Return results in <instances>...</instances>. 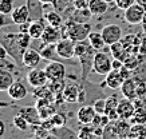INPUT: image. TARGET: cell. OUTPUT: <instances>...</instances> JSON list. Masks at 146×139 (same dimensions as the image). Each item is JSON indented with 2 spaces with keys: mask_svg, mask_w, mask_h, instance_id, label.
Returning <instances> with one entry per match:
<instances>
[{
  "mask_svg": "<svg viewBox=\"0 0 146 139\" xmlns=\"http://www.w3.org/2000/svg\"><path fill=\"white\" fill-rule=\"evenodd\" d=\"M32 38L30 36L28 32H8L5 34L1 39L0 43L4 45L9 54V58L18 66H23V55L26 52V49L31 44Z\"/></svg>",
  "mask_w": 146,
  "mask_h": 139,
  "instance_id": "6da1fadb",
  "label": "cell"
},
{
  "mask_svg": "<svg viewBox=\"0 0 146 139\" xmlns=\"http://www.w3.org/2000/svg\"><path fill=\"white\" fill-rule=\"evenodd\" d=\"M95 49L91 47L89 39L76 42L75 45V58H78L80 63V79L86 80L89 78L90 72L93 71L94 56H95Z\"/></svg>",
  "mask_w": 146,
  "mask_h": 139,
  "instance_id": "7a4b0ae2",
  "label": "cell"
},
{
  "mask_svg": "<svg viewBox=\"0 0 146 139\" xmlns=\"http://www.w3.org/2000/svg\"><path fill=\"white\" fill-rule=\"evenodd\" d=\"M62 31L64 38H70L74 42H80L89 38L91 32V24L87 22L68 20L62 26Z\"/></svg>",
  "mask_w": 146,
  "mask_h": 139,
  "instance_id": "3957f363",
  "label": "cell"
},
{
  "mask_svg": "<svg viewBox=\"0 0 146 139\" xmlns=\"http://www.w3.org/2000/svg\"><path fill=\"white\" fill-rule=\"evenodd\" d=\"M113 70V60L110 56L103 52V51H97L95 56H94V64H93V71L98 75H105Z\"/></svg>",
  "mask_w": 146,
  "mask_h": 139,
  "instance_id": "277c9868",
  "label": "cell"
},
{
  "mask_svg": "<svg viewBox=\"0 0 146 139\" xmlns=\"http://www.w3.org/2000/svg\"><path fill=\"white\" fill-rule=\"evenodd\" d=\"M146 14V5L141 4V3H134L131 7H129L127 9H125L123 18L129 24H142L143 19H145Z\"/></svg>",
  "mask_w": 146,
  "mask_h": 139,
  "instance_id": "5b68a950",
  "label": "cell"
},
{
  "mask_svg": "<svg viewBox=\"0 0 146 139\" xmlns=\"http://www.w3.org/2000/svg\"><path fill=\"white\" fill-rule=\"evenodd\" d=\"M75 45L76 42L70 38H63L56 43V51L63 60H71L75 58Z\"/></svg>",
  "mask_w": 146,
  "mask_h": 139,
  "instance_id": "8992f818",
  "label": "cell"
},
{
  "mask_svg": "<svg viewBox=\"0 0 146 139\" xmlns=\"http://www.w3.org/2000/svg\"><path fill=\"white\" fill-rule=\"evenodd\" d=\"M44 71L47 74V78L50 80H63L66 78V66L63 62H48V64L44 67Z\"/></svg>",
  "mask_w": 146,
  "mask_h": 139,
  "instance_id": "52a82bcc",
  "label": "cell"
},
{
  "mask_svg": "<svg viewBox=\"0 0 146 139\" xmlns=\"http://www.w3.org/2000/svg\"><path fill=\"white\" fill-rule=\"evenodd\" d=\"M101 32L107 45H111L114 43H117V42H121L122 40V36H123L122 28L118 24H107V26H105L102 28Z\"/></svg>",
  "mask_w": 146,
  "mask_h": 139,
  "instance_id": "ba28073f",
  "label": "cell"
},
{
  "mask_svg": "<svg viewBox=\"0 0 146 139\" xmlns=\"http://www.w3.org/2000/svg\"><path fill=\"white\" fill-rule=\"evenodd\" d=\"M27 82L34 88H39V87L46 86L48 83V78H47L44 68H31V71L27 74Z\"/></svg>",
  "mask_w": 146,
  "mask_h": 139,
  "instance_id": "9c48e42d",
  "label": "cell"
},
{
  "mask_svg": "<svg viewBox=\"0 0 146 139\" xmlns=\"http://www.w3.org/2000/svg\"><path fill=\"white\" fill-rule=\"evenodd\" d=\"M63 38H64V35H63L62 27H54V26L47 24L40 40L43 42V44H56Z\"/></svg>",
  "mask_w": 146,
  "mask_h": 139,
  "instance_id": "30bf717a",
  "label": "cell"
},
{
  "mask_svg": "<svg viewBox=\"0 0 146 139\" xmlns=\"http://www.w3.org/2000/svg\"><path fill=\"white\" fill-rule=\"evenodd\" d=\"M95 117H97V111L93 104H84L76 112V119L80 125H93Z\"/></svg>",
  "mask_w": 146,
  "mask_h": 139,
  "instance_id": "8fae6325",
  "label": "cell"
},
{
  "mask_svg": "<svg viewBox=\"0 0 146 139\" xmlns=\"http://www.w3.org/2000/svg\"><path fill=\"white\" fill-rule=\"evenodd\" d=\"M117 111H118V115H119V119H131L133 117L134 111H135V104H134V100L131 99H127L125 98L121 99L119 103H118V108H117Z\"/></svg>",
  "mask_w": 146,
  "mask_h": 139,
  "instance_id": "7c38bea8",
  "label": "cell"
},
{
  "mask_svg": "<svg viewBox=\"0 0 146 139\" xmlns=\"http://www.w3.org/2000/svg\"><path fill=\"white\" fill-rule=\"evenodd\" d=\"M42 54L40 51H36V49L28 47L26 49V52L23 55V66L27 68H36L39 66L40 60H42Z\"/></svg>",
  "mask_w": 146,
  "mask_h": 139,
  "instance_id": "4fadbf2b",
  "label": "cell"
},
{
  "mask_svg": "<svg viewBox=\"0 0 146 139\" xmlns=\"http://www.w3.org/2000/svg\"><path fill=\"white\" fill-rule=\"evenodd\" d=\"M8 95L12 100H23L28 95V90H27L26 84L20 80H15L8 88Z\"/></svg>",
  "mask_w": 146,
  "mask_h": 139,
  "instance_id": "5bb4252c",
  "label": "cell"
},
{
  "mask_svg": "<svg viewBox=\"0 0 146 139\" xmlns=\"http://www.w3.org/2000/svg\"><path fill=\"white\" fill-rule=\"evenodd\" d=\"M79 94V86L74 84V83H66V86H64V88L62 91V98L67 103H78Z\"/></svg>",
  "mask_w": 146,
  "mask_h": 139,
  "instance_id": "9a60e30c",
  "label": "cell"
},
{
  "mask_svg": "<svg viewBox=\"0 0 146 139\" xmlns=\"http://www.w3.org/2000/svg\"><path fill=\"white\" fill-rule=\"evenodd\" d=\"M105 82H106V86L109 88L118 90V88H121V86L123 84L125 78L122 75L121 70H111L105 78Z\"/></svg>",
  "mask_w": 146,
  "mask_h": 139,
  "instance_id": "2e32d148",
  "label": "cell"
},
{
  "mask_svg": "<svg viewBox=\"0 0 146 139\" xmlns=\"http://www.w3.org/2000/svg\"><path fill=\"white\" fill-rule=\"evenodd\" d=\"M11 18H12L13 23L15 24H23V23H27V22H31V15H30V9L27 7V4H23L18 8H15L11 14Z\"/></svg>",
  "mask_w": 146,
  "mask_h": 139,
  "instance_id": "e0dca14e",
  "label": "cell"
},
{
  "mask_svg": "<svg viewBox=\"0 0 146 139\" xmlns=\"http://www.w3.org/2000/svg\"><path fill=\"white\" fill-rule=\"evenodd\" d=\"M121 92L125 98L127 99H137V80H135V78H127V79H125L123 84L121 86Z\"/></svg>",
  "mask_w": 146,
  "mask_h": 139,
  "instance_id": "ac0fdd59",
  "label": "cell"
},
{
  "mask_svg": "<svg viewBox=\"0 0 146 139\" xmlns=\"http://www.w3.org/2000/svg\"><path fill=\"white\" fill-rule=\"evenodd\" d=\"M26 4L30 9L31 20L44 19V4L40 0H27Z\"/></svg>",
  "mask_w": 146,
  "mask_h": 139,
  "instance_id": "d6986e66",
  "label": "cell"
},
{
  "mask_svg": "<svg viewBox=\"0 0 146 139\" xmlns=\"http://www.w3.org/2000/svg\"><path fill=\"white\" fill-rule=\"evenodd\" d=\"M46 30V20L44 19H38V20H31L30 27H28V34L34 40H40L42 35Z\"/></svg>",
  "mask_w": 146,
  "mask_h": 139,
  "instance_id": "ffe728a7",
  "label": "cell"
},
{
  "mask_svg": "<svg viewBox=\"0 0 146 139\" xmlns=\"http://www.w3.org/2000/svg\"><path fill=\"white\" fill-rule=\"evenodd\" d=\"M118 103H119V99L117 98L115 95L106 98V108H105V115L110 118V121H118L119 115H118Z\"/></svg>",
  "mask_w": 146,
  "mask_h": 139,
  "instance_id": "44dd1931",
  "label": "cell"
},
{
  "mask_svg": "<svg viewBox=\"0 0 146 139\" xmlns=\"http://www.w3.org/2000/svg\"><path fill=\"white\" fill-rule=\"evenodd\" d=\"M19 114L26 118L30 125H40L42 117H40L38 107H23L19 110Z\"/></svg>",
  "mask_w": 146,
  "mask_h": 139,
  "instance_id": "7402d4cb",
  "label": "cell"
},
{
  "mask_svg": "<svg viewBox=\"0 0 146 139\" xmlns=\"http://www.w3.org/2000/svg\"><path fill=\"white\" fill-rule=\"evenodd\" d=\"M40 54H42V58L47 60V62H63V59L59 56L56 51V44H43L42 49H40Z\"/></svg>",
  "mask_w": 146,
  "mask_h": 139,
  "instance_id": "603a6c76",
  "label": "cell"
},
{
  "mask_svg": "<svg viewBox=\"0 0 146 139\" xmlns=\"http://www.w3.org/2000/svg\"><path fill=\"white\" fill-rule=\"evenodd\" d=\"M89 11L91 12V15H95V16L106 14L109 11V1H106V0H90Z\"/></svg>",
  "mask_w": 146,
  "mask_h": 139,
  "instance_id": "cb8c5ba5",
  "label": "cell"
},
{
  "mask_svg": "<svg viewBox=\"0 0 146 139\" xmlns=\"http://www.w3.org/2000/svg\"><path fill=\"white\" fill-rule=\"evenodd\" d=\"M110 49H111V55H113V58L119 59V60H122V62H125V60L127 59V56L130 55V52L125 48V45H123L122 42H117V43H114V44H111Z\"/></svg>",
  "mask_w": 146,
  "mask_h": 139,
  "instance_id": "d4e9b609",
  "label": "cell"
},
{
  "mask_svg": "<svg viewBox=\"0 0 146 139\" xmlns=\"http://www.w3.org/2000/svg\"><path fill=\"white\" fill-rule=\"evenodd\" d=\"M87 39H89L90 44H91V47H93L95 51H103L105 45H107L105 39H103V36H102V32L91 31Z\"/></svg>",
  "mask_w": 146,
  "mask_h": 139,
  "instance_id": "484cf974",
  "label": "cell"
},
{
  "mask_svg": "<svg viewBox=\"0 0 146 139\" xmlns=\"http://www.w3.org/2000/svg\"><path fill=\"white\" fill-rule=\"evenodd\" d=\"M44 20L47 24L50 26H54V27H62L64 22H63V18L58 14L56 11H44Z\"/></svg>",
  "mask_w": 146,
  "mask_h": 139,
  "instance_id": "4316f807",
  "label": "cell"
},
{
  "mask_svg": "<svg viewBox=\"0 0 146 139\" xmlns=\"http://www.w3.org/2000/svg\"><path fill=\"white\" fill-rule=\"evenodd\" d=\"M51 134H54L55 136H58L59 139H79L78 134L74 132L70 128H67V127H56V128H54L51 131Z\"/></svg>",
  "mask_w": 146,
  "mask_h": 139,
  "instance_id": "83f0119b",
  "label": "cell"
},
{
  "mask_svg": "<svg viewBox=\"0 0 146 139\" xmlns=\"http://www.w3.org/2000/svg\"><path fill=\"white\" fill-rule=\"evenodd\" d=\"M101 139H122L121 138V135L118 134V131H117L115 121H111L107 126H105Z\"/></svg>",
  "mask_w": 146,
  "mask_h": 139,
  "instance_id": "f1b7e54d",
  "label": "cell"
},
{
  "mask_svg": "<svg viewBox=\"0 0 146 139\" xmlns=\"http://www.w3.org/2000/svg\"><path fill=\"white\" fill-rule=\"evenodd\" d=\"M13 75L9 71H0V91H8L13 83Z\"/></svg>",
  "mask_w": 146,
  "mask_h": 139,
  "instance_id": "f546056e",
  "label": "cell"
},
{
  "mask_svg": "<svg viewBox=\"0 0 146 139\" xmlns=\"http://www.w3.org/2000/svg\"><path fill=\"white\" fill-rule=\"evenodd\" d=\"M131 123L133 125H146V108L145 107H135L133 117H131Z\"/></svg>",
  "mask_w": 146,
  "mask_h": 139,
  "instance_id": "4dcf8cb0",
  "label": "cell"
},
{
  "mask_svg": "<svg viewBox=\"0 0 146 139\" xmlns=\"http://www.w3.org/2000/svg\"><path fill=\"white\" fill-rule=\"evenodd\" d=\"M50 121L52 123L54 128H56V127H63V126H66L67 118L64 114H62V112H55V114H52V115L50 117Z\"/></svg>",
  "mask_w": 146,
  "mask_h": 139,
  "instance_id": "1f68e13d",
  "label": "cell"
},
{
  "mask_svg": "<svg viewBox=\"0 0 146 139\" xmlns=\"http://www.w3.org/2000/svg\"><path fill=\"white\" fill-rule=\"evenodd\" d=\"M12 123H13V126H15L18 130H20V131H27L28 130V126H30L28 121H27L23 115H20V114H18V115H15V117H13Z\"/></svg>",
  "mask_w": 146,
  "mask_h": 139,
  "instance_id": "d6a6232c",
  "label": "cell"
},
{
  "mask_svg": "<svg viewBox=\"0 0 146 139\" xmlns=\"http://www.w3.org/2000/svg\"><path fill=\"white\" fill-rule=\"evenodd\" d=\"M13 9V0H0V14L11 15Z\"/></svg>",
  "mask_w": 146,
  "mask_h": 139,
  "instance_id": "836d02e7",
  "label": "cell"
},
{
  "mask_svg": "<svg viewBox=\"0 0 146 139\" xmlns=\"http://www.w3.org/2000/svg\"><path fill=\"white\" fill-rule=\"evenodd\" d=\"M64 86H66V82H64V79L63 80H50V86L48 88L51 91H52L54 94H62L63 88H64Z\"/></svg>",
  "mask_w": 146,
  "mask_h": 139,
  "instance_id": "e575fe53",
  "label": "cell"
},
{
  "mask_svg": "<svg viewBox=\"0 0 146 139\" xmlns=\"http://www.w3.org/2000/svg\"><path fill=\"white\" fill-rule=\"evenodd\" d=\"M18 66V64H16ZM15 66V62H9L8 59H0V71H9L13 72L15 70H18Z\"/></svg>",
  "mask_w": 146,
  "mask_h": 139,
  "instance_id": "d590c367",
  "label": "cell"
},
{
  "mask_svg": "<svg viewBox=\"0 0 146 139\" xmlns=\"http://www.w3.org/2000/svg\"><path fill=\"white\" fill-rule=\"evenodd\" d=\"M137 80V98H146V82L135 76Z\"/></svg>",
  "mask_w": 146,
  "mask_h": 139,
  "instance_id": "8d00e7d4",
  "label": "cell"
},
{
  "mask_svg": "<svg viewBox=\"0 0 146 139\" xmlns=\"http://www.w3.org/2000/svg\"><path fill=\"white\" fill-rule=\"evenodd\" d=\"M94 108H95V111H97V114H99V115H103L105 114V108H106V98H99L97 99L95 102L93 103Z\"/></svg>",
  "mask_w": 146,
  "mask_h": 139,
  "instance_id": "74e56055",
  "label": "cell"
},
{
  "mask_svg": "<svg viewBox=\"0 0 146 139\" xmlns=\"http://www.w3.org/2000/svg\"><path fill=\"white\" fill-rule=\"evenodd\" d=\"M114 1H115V5H117V8L122 9V11L127 9L129 7H131L134 3H137V0H114Z\"/></svg>",
  "mask_w": 146,
  "mask_h": 139,
  "instance_id": "f35d334b",
  "label": "cell"
},
{
  "mask_svg": "<svg viewBox=\"0 0 146 139\" xmlns=\"http://www.w3.org/2000/svg\"><path fill=\"white\" fill-rule=\"evenodd\" d=\"M75 9H89L90 0H71Z\"/></svg>",
  "mask_w": 146,
  "mask_h": 139,
  "instance_id": "ab89813d",
  "label": "cell"
},
{
  "mask_svg": "<svg viewBox=\"0 0 146 139\" xmlns=\"http://www.w3.org/2000/svg\"><path fill=\"white\" fill-rule=\"evenodd\" d=\"M138 54L146 55V35L141 39V44H139V51H138Z\"/></svg>",
  "mask_w": 146,
  "mask_h": 139,
  "instance_id": "60d3db41",
  "label": "cell"
},
{
  "mask_svg": "<svg viewBox=\"0 0 146 139\" xmlns=\"http://www.w3.org/2000/svg\"><path fill=\"white\" fill-rule=\"evenodd\" d=\"M8 56H9V54H8V51H7V48L0 43V59H8Z\"/></svg>",
  "mask_w": 146,
  "mask_h": 139,
  "instance_id": "b9f144b4",
  "label": "cell"
},
{
  "mask_svg": "<svg viewBox=\"0 0 146 139\" xmlns=\"http://www.w3.org/2000/svg\"><path fill=\"white\" fill-rule=\"evenodd\" d=\"M125 66V63L119 59H114L113 60V70H121V68Z\"/></svg>",
  "mask_w": 146,
  "mask_h": 139,
  "instance_id": "7bdbcfd3",
  "label": "cell"
},
{
  "mask_svg": "<svg viewBox=\"0 0 146 139\" xmlns=\"http://www.w3.org/2000/svg\"><path fill=\"white\" fill-rule=\"evenodd\" d=\"M28 27H30V22L23 23V24L19 26V31L20 32H28Z\"/></svg>",
  "mask_w": 146,
  "mask_h": 139,
  "instance_id": "ee69618b",
  "label": "cell"
},
{
  "mask_svg": "<svg viewBox=\"0 0 146 139\" xmlns=\"http://www.w3.org/2000/svg\"><path fill=\"white\" fill-rule=\"evenodd\" d=\"M43 4H51L52 7H58V0H40Z\"/></svg>",
  "mask_w": 146,
  "mask_h": 139,
  "instance_id": "f6af8a7d",
  "label": "cell"
},
{
  "mask_svg": "<svg viewBox=\"0 0 146 139\" xmlns=\"http://www.w3.org/2000/svg\"><path fill=\"white\" fill-rule=\"evenodd\" d=\"M5 134V125L3 121H0V136H3Z\"/></svg>",
  "mask_w": 146,
  "mask_h": 139,
  "instance_id": "bcb514c9",
  "label": "cell"
},
{
  "mask_svg": "<svg viewBox=\"0 0 146 139\" xmlns=\"http://www.w3.org/2000/svg\"><path fill=\"white\" fill-rule=\"evenodd\" d=\"M44 139H59V138H58V136H55L54 134H51V135H48V136H47V138H44Z\"/></svg>",
  "mask_w": 146,
  "mask_h": 139,
  "instance_id": "7dc6e473",
  "label": "cell"
},
{
  "mask_svg": "<svg viewBox=\"0 0 146 139\" xmlns=\"http://www.w3.org/2000/svg\"><path fill=\"white\" fill-rule=\"evenodd\" d=\"M142 102H143V107L146 108V98H142Z\"/></svg>",
  "mask_w": 146,
  "mask_h": 139,
  "instance_id": "c3c4849f",
  "label": "cell"
},
{
  "mask_svg": "<svg viewBox=\"0 0 146 139\" xmlns=\"http://www.w3.org/2000/svg\"><path fill=\"white\" fill-rule=\"evenodd\" d=\"M125 139H135V138H133V136H127V138H125Z\"/></svg>",
  "mask_w": 146,
  "mask_h": 139,
  "instance_id": "681fc988",
  "label": "cell"
},
{
  "mask_svg": "<svg viewBox=\"0 0 146 139\" xmlns=\"http://www.w3.org/2000/svg\"><path fill=\"white\" fill-rule=\"evenodd\" d=\"M106 1H109V3H110V1H113V0H106Z\"/></svg>",
  "mask_w": 146,
  "mask_h": 139,
  "instance_id": "f907efd6",
  "label": "cell"
},
{
  "mask_svg": "<svg viewBox=\"0 0 146 139\" xmlns=\"http://www.w3.org/2000/svg\"><path fill=\"white\" fill-rule=\"evenodd\" d=\"M0 139H3V136H0Z\"/></svg>",
  "mask_w": 146,
  "mask_h": 139,
  "instance_id": "816d5d0a",
  "label": "cell"
}]
</instances>
